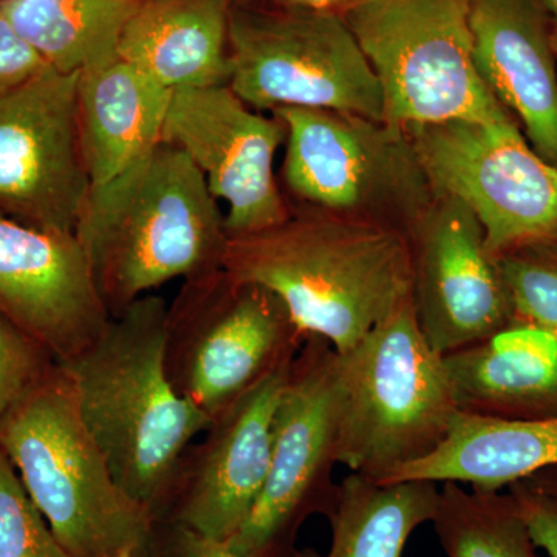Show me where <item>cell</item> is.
Instances as JSON below:
<instances>
[{
  "label": "cell",
  "instance_id": "f546056e",
  "mask_svg": "<svg viewBox=\"0 0 557 557\" xmlns=\"http://www.w3.org/2000/svg\"><path fill=\"white\" fill-rule=\"evenodd\" d=\"M518 500L520 512L534 544L548 557H557V515L552 508L528 490L522 482L508 487Z\"/></svg>",
  "mask_w": 557,
  "mask_h": 557
},
{
  "label": "cell",
  "instance_id": "9c48e42d",
  "mask_svg": "<svg viewBox=\"0 0 557 557\" xmlns=\"http://www.w3.org/2000/svg\"><path fill=\"white\" fill-rule=\"evenodd\" d=\"M228 86L249 108H307L384 121L383 90L343 14L234 0Z\"/></svg>",
  "mask_w": 557,
  "mask_h": 557
},
{
  "label": "cell",
  "instance_id": "e0dca14e",
  "mask_svg": "<svg viewBox=\"0 0 557 557\" xmlns=\"http://www.w3.org/2000/svg\"><path fill=\"white\" fill-rule=\"evenodd\" d=\"M480 78L557 170V57L539 0H469Z\"/></svg>",
  "mask_w": 557,
  "mask_h": 557
},
{
  "label": "cell",
  "instance_id": "ac0fdd59",
  "mask_svg": "<svg viewBox=\"0 0 557 557\" xmlns=\"http://www.w3.org/2000/svg\"><path fill=\"white\" fill-rule=\"evenodd\" d=\"M443 359L460 412L502 420L557 418V339L545 330L515 322Z\"/></svg>",
  "mask_w": 557,
  "mask_h": 557
},
{
  "label": "cell",
  "instance_id": "9a60e30c",
  "mask_svg": "<svg viewBox=\"0 0 557 557\" xmlns=\"http://www.w3.org/2000/svg\"><path fill=\"white\" fill-rule=\"evenodd\" d=\"M288 369L237 399L185 450L156 519L225 542L239 531L269 478L274 418Z\"/></svg>",
  "mask_w": 557,
  "mask_h": 557
},
{
  "label": "cell",
  "instance_id": "8992f818",
  "mask_svg": "<svg viewBox=\"0 0 557 557\" xmlns=\"http://www.w3.org/2000/svg\"><path fill=\"white\" fill-rule=\"evenodd\" d=\"M282 180L299 207L409 236L434 205V188L405 127L338 110L281 108Z\"/></svg>",
  "mask_w": 557,
  "mask_h": 557
},
{
  "label": "cell",
  "instance_id": "ffe728a7",
  "mask_svg": "<svg viewBox=\"0 0 557 557\" xmlns=\"http://www.w3.org/2000/svg\"><path fill=\"white\" fill-rule=\"evenodd\" d=\"M171 95L121 60L81 73L79 127L90 200L123 182L156 149Z\"/></svg>",
  "mask_w": 557,
  "mask_h": 557
},
{
  "label": "cell",
  "instance_id": "cb8c5ba5",
  "mask_svg": "<svg viewBox=\"0 0 557 557\" xmlns=\"http://www.w3.org/2000/svg\"><path fill=\"white\" fill-rule=\"evenodd\" d=\"M442 485L432 523L448 557H544L508 490Z\"/></svg>",
  "mask_w": 557,
  "mask_h": 557
},
{
  "label": "cell",
  "instance_id": "4fadbf2b",
  "mask_svg": "<svg viewBox=\"0 0 557 557\" xmlns=\"http://www.w3.org/2000/svg\"><path fill=\"white\" fill-rule=\"evenodd\" d=\"M161 141L183 150L225 201L230 237L276 226L292 212L274 175L284 123L249 108L228 84L172 91Z\"/></svg>",
  "mask_w": 557,
  "mask_h": 557
},
{
  "label": "cell",
  "instance_id": "d4e9b609",
  "mask_svg": "<svg viewBox=\"0 0 557 557\" xmlns=\"http://www.w3.org/2000/svg\"><path fill=\"white\" fill-rule=\"evenodd\" d=\"M496 262L516 322L536 325L557 339V242L512 249Z\"/></svg>",
  "mask_w": 557,
  "mask_h": 557
},
{
  "label": "cell",
  "instance_id": "1f68e13d",
  "mask_svg": "<svg viewBox=\"0 0 557 557\" xmlns=\"http://www.w3.org/2000/svg\"><path fill=\"white\" fill-rule=\"evenodd\" d=\"M522 483L557 515V467L539 471Z\"/></svg>",
  "mask_w": 557,
  "mask_h": 557
},
{
  "label": "cell",
  "instance_id": "d6a6232c",
  "mask_svg": "<svg viewBox=\"0 0 557 557\" xmlns=\"http://www.w3.org/2000/svg\"><path fill=\"white\" fill-rule=\"evenodd\" d=\"M545 16H547L549 35H552L553 49L557 57V0H539Z\"/></svg>",
  "mask_w": 557,
  "mask_h": 557
},
{
  "label": "cell",
  "instance_id": "2e32d148",
  "mask_svg": "<svg viewBox=\"0 0 557 557\" xmlns=\"http://www.w3.org/2000/svg\"><path fill=\"white\" fill-rule=\"evenodd\" d=\"M0 317L38 341L60 364L100 338L112 317L76 234L0 215Z\"/></svg>",
  "mask_w": 557,
  "mask_h": 557
},
{
  "label": "cell",
  "instance_id": "4dcf8cb0",
  "mask_svg": "<svg viewBox=\"0 0 557 557\" xmlns=\"http://www.w3.org/2000/svg\"><path fill=\"white\" fill-rule=\"evenodd\" d=\"M237 2L277 7V9L330 11V13L343 14L354 0H237Z\"/></svg>",
  "mask_w": 557,
  "mask_h": 557
},
{
  "label": "cell",
  "instance_id": "44dd1931",
  "mask_svg": "<svg viewBox=\"0 0 557 557\" xmlns=\"http://www.w3.org/2000/svg\"><path fill=\"white\" fill-rule=\"evenodd\" d=\"M553 467H557V418L502 420L458 410L442 445L387 482L426 480L504 491Z\"/></svg>",
  "mask_w": 557,
  "mask_h": 557
},
{
  "label": "cell",
  "instance_id": "7c38bea8",
  "mask_svg": "<svg viewBox=\"0 0 557 557\" xmlns=\"http://www.w3.org/2000/svg\"><path fill=\"white\" fill-rule=\"evenodd\" d=\"M81 73L47 67L0 90V215L76 234L90 201L79 127Z\"/></svg>",
  "mask_w": 557,
  "mask_h": 557
},
{
  "label": "cell",
  "instance_id": "603a6c76",
  "mask_svg": "<svg viewBox=\"0 0 557 557\" xmlns=\"http://www.w3.org/2000/svg\"><path fill=\"white\" fill-rule=\"evenodd\" d=\"M438 496L426 480L376 482L350 472L327 516V557H401L413 531L434 519Z\"/></svg>",
  "mask_w": 557,
  "mask_h": 557
},
{
  "label": "cell",
  "instance_id": "30bf717a",
  "mask_svg": "<svg viewBox=\"0 0 557 557\" xmlns=\"http://www.w3.org/2000/svg\"><path fill=\"white\" fill-rule=\"evenodd\" d=\"M435 196L471 209L493 259L557 242V170L516 123L450 120L405 127Z\"/></svg>",
  "mask_w": 557,
  "mask_h": 557
},
{
  "label": "cell",
  "instance_id": "f1b7e54d",
  "mask_svg": "<svg viewBox=\"0 0 557 557\" xmlns=\"http://www.w3.org/2000/svg\"><path fill=\"white\" fill-rule=\"evenodd\" d=\"M163 557H244L234 553L225 541L205 536L199 531L166 520ZM293 557H319L317 553L304 552Z\"/></svg>",
  "mask_w": 557,
  "mask_h": 557
},
{
  "label": "cell",
  "instance_id": "6da1fadb",
  "mask_svg": "<svg viewBox=\"0 0 557 557\" xmlns=\"http://www.w3.org/2000/svg\"><path fill=\"white\" fill-rule=\"evenodd\" d=\"M223 270L270 289L304 335L339 355L412 299L406 234L299 205L276 226L230 237Z\"/></svg>",
  "mask_w": 557,
  "mask_h": 557
},
{
  "label": "cell",
  "instance_id": "5bb4252c",
  "mask_svg": "<svg viewBox=\"0 0 557 557\" xmlns=\"http://www.w3.org/2000/svg\"><path fill=\"white\" fill-rule=\"evenodd\" d=\"M412 304L429 346L449 355L515 324V310L474 212L437 196L409 236Z\"/></svg>",
  "mask_w": 557,
  "mask_h": 557
},
{
  "label": "cell",
  "instance_id": "7a4b0ae2",
  "mask_svg": "<svg viewBox=\"0 0 557 557\" xmlns=\"http://www.w3.org/2000/svg\"><path fill=\"white\" fill-rule=\"evenodd\" d=\"M166 319V300L143 296L110 319L84 354L61 364L113 478L153 519L180 458L211 424L172 387Z\"/></svg>",
  "mask_w": 557,
  "mask_h": 557
},
{
  "label": "cell",
  "instance_id": "4316f807",
  "mask_svg": "<svg viewBox=\"0 0 557 557\" xmlns=\"http://www.w3.org/2000/svg\"><path fill=\"white\" fill-rule=\"evenodd\" d=\"M57 364L38 341L0 317V421Z\"/></svg>",
  "mask_w": 557,
  "mask_h": 557
},
{
  "label": "cell",
  "instance_id": "d6986e66",
  "mask_svg": "<svg viewBox=\"0 0 557 557\" xmlns=\"http://www.w3.org/2000/svg\"><path fill=\"white\" fill-rule=\"evenodd\" d=\"M234 0H139L119 57L170 91L223 86L230 78Z\"/></svg>",
  "mask_w": 557,
  "mask_h": 557
},
{
  "label": "cell",
  "instance_id": "5b68a950",
  "mask_svg": "<svg viewBox=\"0 0 557 557\" xmlns=\"http://www.w3.org/2000/svg\"><path fill=\"white\" fill-rule=\"evenodd\" d=\"M338 357L339 465L387 482L442 445L458 409L445 359L418 327L412 299Z\"/></svg>",
  "mask_w": 557,
  "mask_h": 557
},
{
  "label": "cell",
  "instance_id": "836d02e7",
  "mask_svg": "<svg viewBox=\"0 0 557 557\" xmlns=\"http://www.w3.org/2000/svg\"><path fill=\"white\" fill-rule=\"evenodd\" d=\"M109 557H137L132 549H123V552L116 553V555H112Z\"/></svg>",
  "mask_w": 557,
  "mask_h": 557
},
{
  "label": "cell",
  "instance_id": "8fae6325",
  "mask_svg": "<svg viewBox=\"0 0 557 557\" xmlns=\"http://www.w3.org/2000/svg\"><path fill=\"white\" fill-rule=\"evenodd\" d=\"M339 357L327 339L307 336L288 369L274 418L269 478L244 525L226 541L244 557H276L311 512L330 515L338 487Z\"/></svg>",
  "mask_w": 557,
  "mask_h": 557
},
{
  "label": "cell",
  "instance_id": "ba28073f",
  "mask_svg": "<svg viewBox=\"0 0 557 557\" xmlns=\"http://www.w3.org/2000/svg\"><path fill=\"white\" fill-rule=\"evenodd\" d=\"M307 336L262 285L219 270L183 281L168 306L164 368L209 420L292 366Z\"/></svg>",
  "mask_w": 557,
  "mask_h": 557
},
{
  "label": "cell",
  "instance_id": "277c9868",
  "mask_svg": "<svg viewBox=\"0 0 557 557\" xmlns=\"http://www.w3.org/2000/svg\"><path fill=\"white\" fill-rule=\"evenodd\" d=\"M0 449L70 555L148 556L156 519L116 483L60 362L0 421Z\"/></svg>",
  "mask_w": 557,
  "mask_h": 557
},
{
  "label": "cell",
  "instance_id": "3957f363",
  "mask_svg": "<svg viewBox=\"0 0 557 557\" xmlns=\"http://www.w3.org/2000/svg\"><path fill=\"white\" fill-rule=\"evenodd\" d=\"M76 237L112 318L166 282L222 270L230 242L225 214L203 174L164 141L89 201Z\"/></svg>",
  "mask_w": 557,
  "mask_h": 557
},
{
  "label": "cell",
  "instance_id": "484cf974",
  "mask_svg": "<svg viewBox=\"0 0 557 557\" xmlns=\"http://www.w3.org/2000/svg\"><path fill=\"white\" fill-rule=\"evenodd\" d=\"M0 557H73L50 530L0 449Z\"/></svg>",
  "mask_w": 557,
  "mask_h": 557
},
{
  "label": "cell",
  "instance_id": "7402d4cb",
  "mask_svg": "<svg viewBox=\"0 0 557 557\" xmlns=\"http://www.w3.org/2000/svg\"><path fill=\"white\" fill-rule=\"evenodd\" d=\"M17 33L49 67L86 73L119 57L139 0H0Z\"/></svg>",
  "mask_w": 557,
  "mask_h": 557
},
{
  "label": "cell",
  "instance_id": "52a82bcc",
  "mask_svg": "<svg viewBox=\"0 0 557 557\" xmlns=\"http://www.w3.org/2000/svg\"><path fill=\"white\" fill-rule=\"evenodd\" d=\"M343 17L379 78L387 123H516L475 67L469 0H354Z\"/></svg>",
  "mask_w": 557,
  "mask_h": 557
},
{
  "label": "cell",
  "instance_id": "83f0119b",
  "mask_svg": "<svg viewBox=\"0 0 557 557\" xmlns=\"http://www.w3.org/2000/svg\"><path fill=\"white\" fill-rule=\"evenodd\" d=\"M49 65L25 42L0 3V90L39 75Z\"/></svg>",
  "mask_w": 557,
  "mask_h": 557
}]
</instances>
